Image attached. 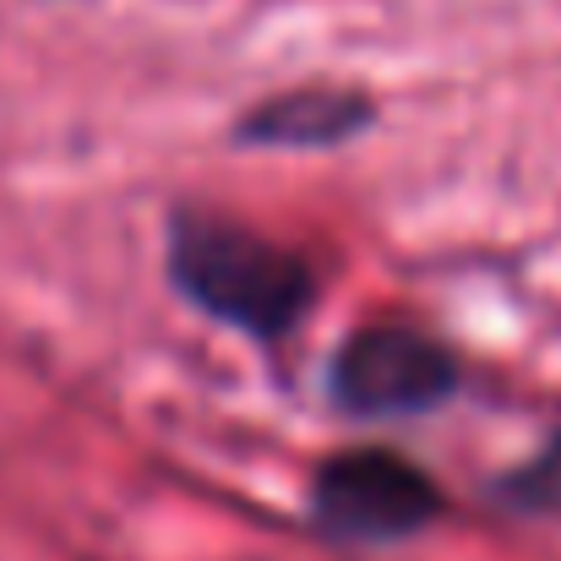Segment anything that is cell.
<instances>
[{"instance_id":"4","label":"cell","mask_w":561,"mask_h":561,"mask_svg":"<svg viewBox=\"0 0 561 561\" xmlns=\"http://www.w3.org/2000/svg\"><path fill=\"white\" fill-rule=\"evenodd\" d=\"M376 121V104L350 88H300L273 93L267 104L245 110L234 121V137L245 148H339L360 137Z\"/></svg>"},{"instance_id":"2","label":"cell","mask_w":561,"mask_h":561,"mask_svg":"<svg viewBox=\"0 0 561 561\" xmlns=\"http://www.w3.org/2000/svg\"><path fill=\"white\" fill-rule=\"evenodd\" d=\"M311 507L328 535L376 546V540L420 535L442 513V491L420 463L381 453V447H360V453H339L317 469Z\"/></svg>"},{"instance_id":"3","label":"cell","mask_w":561,"mask_h":561,"mask_svg":"<svg viewBox=\"0 0 561 561\" xmlns=\"http://www.w3.org/2000/svg\"><path fill=\"white\" fill-rule=\"evenodd\" d=\"M333 398L350 414H425L458 392V360L409 322H371L333 355Z\"/></svg>"},{"instance_id":"5","label":"cell","mask_w":561,"mask_h":561,"mask_svg":"<svg viewBox=\"0 0 561 561\" xmlns=\"http://www.w3.org/2000/svg\"><path fill=\"white\" fill-rule=\"evenodd\" d=\"M502 496L518 507H535V513H561V442L540 447L524 469H513L502 480Z\"/></svg>"},{"instance_id":"1","label":"cell","mask_w":561,"mask_h":561,"mask_svg":"<svg viewBox=\"0 0 561 561\" xmlns=\"http://www.w3.org/2000/svg\"><path fill=\"white\" fill-rule=\"evenodd\" d=\"M170 278L196 311L251 339H284L317 300V273L295 245L196 213L170 229Z\"/></svg>"}]
</instances>
